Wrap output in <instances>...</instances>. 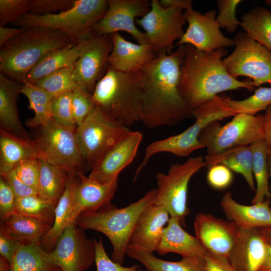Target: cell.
Wrapping results in <instances>:
<instances>
[{"mask_svg":"<svg viewBox=\"0 0 271 271\" xmlns=\"http://www.w3.org/2000/svg\"><path fill=\"white\" fill-rule=\"evenodd\" d=\"M184 45L168 53L163 51L139 72L143 91L141 121L148 128L172 126L193 116L179 89Z\"/></svg>","mask_w":271,"mask_h":271,"instance_id":"cell-1","label":"cell"},{"mask_svg":"<svg viewBox=\"0 0 271 271\" xmlns=\"http://www.w3.org/2000/svg\"><path fill=\"white\" fill-rule=\"evenodd\" d=\"M184 46L178 89L192 111L220 92L239 88L250 91L254 89L251 81L238 80L228 73L223 62L226 54L224 48L204 52L190 45Z\"/></svg>","mask_w":271,"mask_h":271,"instance_id":"cell-2","label":"cell"},{"mask_svg":"<svg viewBox=\"0 0 271 271\" xmlns=\"http://www.w3.org/2000/svg\"><path fill=\"white\" fill-rule=\"evenodd\" d=\"M67 34L47 28H25L0 47V71L22 83L33 67L48 53L76 44Z\"/></svg>","mask_w":271,"mask_h":271,"instance_id":"cell-3","label":"cell"},{"mask_svg":"<svg viewBox=\"0 0 271 271\" xmlns=\"http://www.w3.org/2000/svg\"><path fill=\"white\" fill-rule=\"evenodd\" d=\"M92 97L95 106L122 125L129 128L142 120L143 91L139 73L122 72L108 66Z\"/></svg>","mask_w":271,"mask_h":271,"instance_id":"cell-4","label":"cell"},{"mask_svg":"<svg viewBox=\"0 0 271 271\" xmlns=\"http://www.w3.org/2000/svg\"><path fill=\"white\" fill-rule=\"evenodd\" d=\"M156 188L128 206L117 208L110 203L94 211H86L76 223L84 230H93L104 234L110 241L112 260L123 264L133 229L142 212L154 203Z\"/></svg>","mask_w":271,"mask_h":271,"instance_id":"cell-5","label":"cell"},{"mask_svg":"<svg viewBox=\"0 0 271 271\" xmlns=\"http://www.w3.org/2000/svg\"><path fill=\"white\" fill-rule=\"evenodd\" d=\"M108 8L106 0H75L70 9L48 15L27 13L12 24L20 28H47L61 31L76 42H85L93 33Z\"/></svg>","mask_w":271,"mask_h":271,"instance_id":"cell-6","label":"cell"},{"mask_svg":"<svg viewBox=\"0 0 271 271\" xmlns=\"http://www.w3.org/2000/svg\"><path fill=\"white\" fill-rule=\"evenodd\" d=\"M222 97L216 95L192 111L194 123L182 132L166 139L155 141L146 148L144 157L134 174L136 179L150 159L160 153H169L179 157H187L193 152L204 148L199 137L209 123L234 116Z\"/></svg>","mask_w":271,"mask_h":271,"instance_id":"cell-7","label":"cell"},{"mask_svg":"<svg viewBox=\"0 0 271 271\" xmlns=\"http://www.w3.org/2000/svg\"><path fill=\"white\" fill-rule=\"evenodd\" d=\"M199 139L208 156L250 146L263 139V114L238 113L224 125L218 121L212 122L201 131Z\"/></svg>","mask_w":271,"mask_h":271,"instance_id":"cell-8","label":"cell"},{"mask_svg":"<svg viewBox=\"0 0 271 271\" xmlns=\"http://www.w3.org/2000/svg\"><path fill=\"white\" fill-rule=\"evenodd\" d=\"M207 166L202 156L189 158L182 163L172 165L166 173L156 176L157 187L154 204L165 207L170 217L177 218L182 226L189 213L187 206L188 189L192 177Z\"/></svg>","mask_w":271,"mask_h":271,"instance_id":"cell-9","label":"cell"},{"mask_svg":"<svg viewBox=\"0 0 271 271\" xmlns=\"http://www.w3.org/2000/svg\"><path fill=\"white\" fill-rule=\"evenodd\" d=\"M131 131L129 127L112 120L95 106L75 130L86 168L91 170L108 151Z\"/></svg>","mask_w":271,"mask_h":271,"instance_id":"cell-10","label":"cell"},{"mask_svg":"<svg viewBox=\"0 0 271 271\" xmlns=\"http://www.w3.org/2000/svg\"><path fill=\"white\" fill-rule=\"evenodd\" d=\"M75 129L64 126L52 118L41 126L36 139L39 158L78 176L87 169L77 141Z\"/></svg>","mask_w":271,"mask_h":271,"instance_id":"cell-11","label":"cell"},{"mask_svg":"<svg viewBox=\"0 0 271 271\" xmlns=\"http://www.w3.org/2000/svg\"><path fill=\"white\" fill-rule=\"evenodd\" d=\"M233 39L234 51L223 59L228 73L236 79L249 77L254 87L271 85V51L245 32L237 33Z\"/></svg>","mask_w":271,"mask_h":271,"instance_id":"cell-12","label":"cell"},{"mask_svg":"<svg viewBox=\"0 0 271 271\" xmlns=\"http://www.w3.org/2000/svg\"><path fill=\"white\" fill-rule=\"evenodd\" d=\"M184 10L164 7L158 0H152L150 11L136 23L144 30L149 44L156 54L172 52L173 44L184 34Z\"/></svg>","mask_w":271,"mask_h":271,"instance_id":"cell-13","label":"cell"},{"mask_svg":"<svg viewBox=\"0 0 271 271\" xmlns=\"http://www.w3.org/2000/svg\"><path fill=\"white\" fill-rule=\"evenodd\" d=\"M49 256L61 271H86L95 262V244L73 223L63 230Z\"/></svg>","mask_w":271,"mask_h":271,"instance_id":"cell-14","label":"cell"},{"mask_svg":"<svg viewBox=\"0 0 271 271\" xmlns=\"http://www.w3.org/2000/svg\"><path fill=\"white\" fill-rule=\"evenodd\" d=\"M112 47L110 35L94 32L83 43L72 73L78 86L92 94L97 82L107 69V58Z\"/></svg>","mask_w":271,"mask_h":271,"instance_id":"cell-15","label":"cell"},{"mask_svg":"<svg viewBox=\"0 0 271 271\" xmlns=\"http://www.w3.org/2000/svg\"><path fill=\"white\" fill-rule=\"evenodd\" d=\"M108 8L103 18L94 29L100 35H110L119 31L130 34L139 44H149L144 32L136 26V18L149 11L151 2L147 0H107Z\"/></svg>","mask_w":271,"mask_h":271,"instance_id":"cell-16","label":"cell"},{"mask_svg":"<svg viewBox=\"0 0 271 271\" xmlns=\"http://www.w3.org/2000/svg\"><path fill=\"white\" fill-rule=\"evenodd\" d=\"M184 16L188 26L177 46L190 45L204 52L234 46L233 39L225 36L220 31L215 10L203 14L192 9L185 11Z\"/></svg>","mask_w":271,"mask_h":271,"instance_id":"cell-17","label":"cell"},{"mask_svg":"<svg viewBox=\"0 0 271 271\" xmlns=\"http://www.w3.org/2000/svg\"><path fill=\"white\" fill-rule=\"evenodd\" d=\"M194 228L196 236L208 251L228 257L238 228L234 223L201 212L195 218Z\"/></svg>","mask_w":271,"mask_h":271,"instance_id":"cell-18","label":"cell"},{"mask_svg":"<svg viewBox=\"0 0 271 271\" xmlns=\"http://www.w3.org/2000/svg\"><path fill=\"white\" fill-rule=\"evenodd\" d=\"M143 134L132 131L108 151L93 166L88 177L101 183L119 178L136 156Z\"/></svg>","mask_w":271,"mask_h":271,"instance_id":"cell-19","label":"cell"},{"mask_svg":"<svg viewBox=\"0 0 271 271\" xmlns=\"http://www.w3.org/2000/svg\"><path fill=\"white\" fill-rule=\"evenodd\" d=\"M267 247L259 228L238 227L227 259L236 271H259L266 257Z\"/></svg>","mask_w":271,"mask_h":271,"instance_id":"cell-20","label":"cell"},{"mask_svg":"<svg viewBox=\"0 0 271 271\" xmlns=\"http://www.w3.org/2000/svg\"><path fill=\"white\" fill-rule=\"evenodd\" d=\"M170 215L163 206L153 204L138 218L127 248L153 253L161 240Z\"/></svg>","mask_w":271,"mask_h":271,"instance_id":"cell-21","label":"cell"},{"mask_svg":"<svg viewBox=\"0 0 271 271\" xmlns=\"http://www.w3.org/2000/svg\"><path fill=\"white\" fill-rule=\"evenodd\" d=\"M80 182L77 188L68 221V225L76 223L79 216L86 211H94L111 203L116 191L118 178L101 183L80 172Z\"/></svg>","mask_w":271,"mask_h":271,"instance_id":"cell-22","label":"cell"},{"mask_svg":"<svg viewBox=\"0 0 271 271\" xmlns=\"http://www.w3.org/2000/svg\"><path fill=\"white\" fill-rule=\"evenodd\" d=\"M112 43L107 63L112 68L124 73H139L156 54L149 44H136L118 33L110 35Z\"/></svg>","mask_w":271,"mask_h":271,"instance_id":"cell-23","label":"cell"},{"mask_svg":"<svg viewBox=\"0 0 271 271\" xmlns=\"http://www.w3.org/2000/svg\"><path fill=\"white\" fill-rule=\"evenodd\" d=\"M220 205L229 220L238 227H271V207L268 199L260 203L245 205L236 202L228 191L223 195Z\"/></svg>","mask_w":271,"mask_h":271,"instance_id":"cell-24","label":"cell"},{"mask_svg":"<svg viewBox=\"0 0 271 271\" xmlns=\"http://www.w3.org/2000/svg\"><path fill=\"white\" fill-rule=\"evenodd\" d=\"M23 83L12 80L0 73L1 129L25 139H31L21 121L17 100Z\"/></svg>","mask_w":271,"mask_h":271,"instance_id":"cell-25","label":"cell"},{"mask_svg":"<svg viewBox=\"0 0 271 271\" xmlns=\"http://www.w3.org/2000/svg\"><path fill=\"white\" fill-rule=\"evenodd\" d=\"M207 251L196 236L186 231L177 218L170 217L156 252L162 255L175 253L184 257L202 256Z\"/></svg>","mask_w":271,"mask_h":271,"instance_id":"cell-26","label":"cell"},{"mask_svg":"<svg viewBox=\"0 0 271 271\" xmlns=\"http://www.w3.org/2000/svg\"><path fill=\"white\" fill-rule=\"evenodd\" d=\"M39 158L35 140L25 139L0 129V175L2 176L22 161Z\"/></svg>","mask_w":271,"mask_h":271,"instance_id":"cell-27","label":"cell"},{"mask_svg":"<svg viewBox=\"0 0 271 271\" xmlns=\"http://www.w3.org/2000/svg\"><path fill=\"white\" fill-rule=\"evenodd\" d=\"M79 182L78 176L70 175L65 190L55 207L54 223L40 242L41 246L47 252L54 249L58 239L68 225L73 200Z\"/></svg>","mask_w":271,"mask_h":271,"instance_id":"cell-28","label":"cell"},{"mask_svg":"<svg viewBox=\"0 0 271 271\" xmlns=\"http://www.w3.org/2000/svg\"><path fill=\"white\" fill-rule=\"evenodd\" d=\"M83 43L57 49L48 53L30 71L25 80L34 84L53 72L73 66L79 58Z\"/></svg>","mask_w":271,"mask_h":271,"instance_id":"cell-29","label":"cell"},{"mask_svg":"<svg viewBox=\"0 0 271 271\" xmlns=\"http://www.w3.org/2000/svg\"><path fill=\"white\" fill-rule=\"evenodd\" d=\"M126 255L142 264L149 271H205L204 255L184 257L172 261L156 257L153 253L127 248Z\"/></svg>","mask_w":271,"mask_h":271,"instance_id":"cell-30","label":"cell"},{"mask_svg":"<svg viewBox=\"0 0 271 271\" xmlns=\"http://www.w3.org/2000/svg\"><path fill=\"white\" fill-rule=\"evenodd\" d=\"M39 159L38 195L56 206L63 194L70 174L64 168Z\"/></svg>","mask_w":271,"mask_h":271,"instance_id":"cell-31","label":"cell"},{"mask_svg":"<svg viewBox=\"0 0 271 271\" xmlns=\"http://www.w3.org/2000/svg\"><path fill=\"white\" fill-rule=\"evenodd\" d=\"M207 166L217 164L225 165L232 171L241 174L249 188L255 190L252 172V153L250 146L236 147L220 154L204 157Z\"/></svg>","mask_w":271,"mask_h":271,"instance_id":"cell-32","label":"cell"},{"mask_svg":"<svg viewBox=\"0 0 271 271\" xmlns=\"http://www.w3.org/2000/svg\"><path fill=\"white\" fill-rule=\"evenodd\" d=\"M11 271H58L50 260L49 252L39 244H22L10 263Z\"/></svg>","mask_w":271,"mask_h":271,"instance_id":"cell-33","label":"cell"},{"mask_svg":"<svg viewBox=\"0 0 271 271\" xmlns=\"http://www.w3.org/2000/svg\"><path fill=\"white\" fill-rule=\"evenodd\" d=\"M2 223L9 232L22 244H40L42 239L52 226L34 218L17 213L12 214Z\"/></svg>","mask_w":271,"mask_h":271,"instance_id":"cell-34","label":"cell"},{"mask_svg":"<svg viewBox=\"0 0 271 271\" xmlns=\"http://www.w3.org/2000/svg\"><path fill=\"white\" fill-rule=\"evenodd\" d=\"M21 93L28 98L29 107L34 115L26 121L29 127L42 126L52 119V105L53 98L42 88L24 80Z\"/></svg>","mask_w":271,"mask_h":271,"instance_id":"cell-35","label":"cell"},{"mask_svg":"<svg viewBox=\"0 0 271 271\" xmlns=\"http://www.w3.org/2000/svg\"><path fill=\"white\" fill-rule=\"evenodd\" d=\"M241 19L240 26L245 33L271 51V11L257 6Z\"/></svg>","mask_w":271,"mask_h":271,"instance_id":"cell-36","label":"cell"},{"mask_svg":"<svg viewBox=\"0 0 271 271\" xmlns=\"http://www.w3.org/2000/svg\"><path fill=\"white\" fill-rule=\"evenodd\" d=\"M250 146L252 153L253 175L256 182L255 193L251 203L256 204L270 198L268 154L263 139L254 142Z\"/></svg>","mask_w":271,"mask_h":271,"instance_id":"cell-37","label":"cell"},{"mask_svg":"<svg viewBox=\"0 0 271 271\" xmlns=\"http://www.w3.org/2000/svg\"><path fill=\"white\" fill-rule=\"evenodd\" d=\"M56 205L38 195L16 198L13 213L28 216L52 226Z\"/></svg>","mask_w":271,"mask_h":271,"instance_id":"cell-38","label":"cell"},{"mask_svg":"<svg viewBox=\"0 0 271 271\" xmlns=\"http://www.w3.org/2000/svg\"><path fill=\"white\" fill-rule=\"evenodd\" d=\"M228 107L236 114L256 115L271 105V87L260 86L247 98L236 100L223 97Z\"/></svg>","mask_w":271,"mask_h":271,"instance_id":"cell-39","label":"cell"},{"mask_svg":"<svg viewBox=\"0 0 271 271\" xmlns=\"http://www.w3.org/2000/svg\"><path fill=\"white\" fill-rule=\"evenodd\" d=\"M73 67L53 72L33 84L44 90L53 98L72 92L78 86L72 77Z\"/></svg>","mask_w":271,"mask_h":271,"instance_id":"cell-40","label":"cell"},{"mask_svg":"<svg viewBox=\"0 0 271 271\" xmlns=\"http://www.w3.org/2000/svg\"><path fill=\"white\" fill-rule=\"evenodd\" d=\"M72 92H66L53 98L52 105V118L58 123L76 130L72 109Z\"/></svg>","mask_w":271,"mask_h":271,"instance_id":"cell-41","label":"cell"},{"mask_svg":"<svg viewBox=\"0 0 271 271\" xmlns=\"http://www.w3.org/2000/svg\"><path fill=\"white\" fill-rule=\"evenodd\" d=\"M71 103L74 119L77 127L91 113L95 105L92 94L79 86L72 91Z\"/></svg>","mask_w":271,"mask_h":271,"instance_id":"cell-42","label":"cell"},{"mask_svg":"<svg viewBox=\"0 0 271 271\" xmlns=\"http://www.w3.org/2000/svg\"><path fill=\"white\" fill-rule=\"evenodd\" d=\"M31 0H0V26L17 21L28 13Z\"/></svg>","mask_w":271,"mask_h":271,"instance_id":"cell-43","label":"cell"},{"mask_svg":"<svg viewBox=\"0 0 271 271\" xmlns=\"http://www.w3.org/2000/svg\"><path fill=\"white\" fill-rule=\"evenodd\" d=\"M241 0H219L217 1L218 14L216 20L220 28H225L229 33H233L240 22L236 17V9Z\"/></svg>","mask_w":271,"mask_h":271,"instance_id":"cell-44","label":"cell"},{"mask_svg":"<svg viewBox=\"0 0 271 271\" xmlns=\"http://www.w3.org/2000/svg\"><path fill=\"white\" fill-rule=\"evenodd\" d=\"M93 240L95 247L96 271H142L139 265L124 266L111 260L105 251L102 238H94Z\"/></svg>","mask_w":271,"mask_h":271,"instance_id":"cell-45","label":"cell"},{"mask_svg":"<svg viewBox=\"0 0 271 271\" xmlns=\"http://www.w3.org/2000/svg\"><path fill=\"white\" fill-rule=\"evenodd\" d=\"M75 0H32L28 13L35 15H48L66 11L74 4Z\"/></svg>","mask_w":271,"mask_h":271,"instance_id":"cell-46","label":"cell"},{"mask_svg":"<svg viewBox=\"0 0 271 271\" xmlns=\"http://www.w3.org/2000/svg\"><path fill=\"white\" fill-rule=\"evenodd\" d=\"M14 169L19 178L24 183L37 190L40 172L39 158H33L24 160L18 164Z\"/></svg>","mask_w":271,"mask_h":271,"instance_id":"cell-47","label":"cell"},{"mask_svg":"<svg viewBox=\"0 0 271 271\" xmlns=\"http://www.w3.org/2000/svg\"><path fill=\"white\" fill-rule=\"evenodd\" d=\"M233 179L232 171L225 165L217 164L209 166L207 180L212 188L218 190L225 189L231 184Z\"/></svg>","mask_w":271,"mask_h":271,"instance_id":"cell-48","label":"cell"},{"mask_svg":"<svg viewBox=\"0 0 271 271\" xmlns=\"http://www.w3.org/2000/svg\"><path fill=\"white\" fill-rule=\"evenodd\" d=\"M16 197L7 182L0 177V216L2 222L14 211Z\"/></svg>","mask_w":271,"mask_h":271,"instance_id":"cell-49","label":"cell"},{"mask_svg":"<svg viewBox=\"0 0 271 271\" xmlns=\"http://www.w3.org/2000/svg\"><path fill=\"white\" fill-rule=\"evenodd\" d=\"M1 177L9 184L17 198L38 195L36 189L27 185L19 178L14 169Z\"/></svg>","mask_w":271,"mask_h":271,"instance_id":"cell-50","label":"cell"},{"mask_svg":"<svg viewBox=\"0 0 271 271\" xmlns=\"http://www.w3.org/2000/svg\"><path fill=\"white\" fill-rule=\"evenodd\" d=\"M21 242L12 236L2 223L0 229V254L10 263Z\"/></svg>","mask_w":271,"mask_h":271,"instance_id":"cell-51","label":"cell"},{"mask_svg":"<svg viewBox=\"0 0 271 271\" xmlns=\"http://www.w3.org/2000/svg\"><path fill=\"white\" fill-rule=\"evenodd\" d=\"M205 271H236L227 258L215 255L208 251L204 254Z\"/></svg>","mask_w":271,"mask_h":271,"instance_id":"cell-52","label":"cell"},{"mask_svg":"<svg viewBox=\"0 0 271 271\" xmlns=\"http://www.w3.org/2000/svg\"><path fill=\"white\" fill-rule=\"evenodd\" d=\"M263 141L268 155H271V105L263 114Z\"/></svg>","mask_w":271,"mask_h":271,"instance_id":"cell-53","label":"cell"},{"mask_svg":"<svg viewBox=\"0 0 271 271\" xmlns=\"http://www.w3.org/2000/svg\"><path fill=\"white\" fill-rule=\"evenodd\" d=\"M25 28L7 27L6 26H0V47H2L8 41L17 36Z\"/></svg>","mask_w":271,"mask_h":271,"instance_id":"cell-54","label":"cell"},{"mask_svg":"<svg viewBox=\"0 0 271 271\" xmlns=\"http://www.w3.org/2000/svg\"><path fill=\"white\" fill-rule=\"evenodd\" d=\"M160 4L164 7H172L186 11L193 9V2L191 0H161Z\"/></svg>","mask_w":271,"mask_h":271,"instance_id":"cell-55","label":"cell"},{"mask_svg":"<svg viewBox=\"0 0 271 271\" xmlns=\"http://www.w3.org/2000/svg\"><path fill=\"white\" fill-rule=\"evenodd\" d=\"M259 271H271V245L268 243L266 257Z\"/></svg>","mask_w":271,"mask_h":271,"instance_id":"cell-56","label":"cell"},{"mask_svg":"<svg viewBox=\"0 0 271 271\" xmlns=\"http://www.w3.org/2000/svg\"><path fill=\"white\" fill-rule=\"evenodd\" d=\"M259 230L266 242L271 245V227L260 228Z\"/></svg>","mask_w":271,"mask_h":271,"instance_id":"cell-57","label":"cell"},{"mask_svg":"<svg viewBox=\"0 0 271 271\" xmlns=\"http://www.w3.org/2000/svg\"><path fill=\"white\" fill-rule=\"evenodd\" d=\"M0 271H11L10 262L1 256L0 257Z\"/></svg>","mask_w":271,"mask_h":271,"instance_id":"cell-58","label":"cell"},{"mask_svg":"<svg viewBox=\"0 0 271 271\" xmlns=\"http://www.w3.org/2000/svg\"><path fill=\"white\" fill-rule=\"evenodd\" d=\"M267 162H268V169H269V177L271 180V155H268V158H267ZM270 204H271V185L270 187ZM270 207H271V205H270Z\"/></svg>","mask_w":271,"mask_h":271,"instance_id":"cell-59","label":"cell"},{"mask_svg":"<svg viewBox=\"0 0 271 271\" xmlns=\"http://www.w3.org/2000/svg\"><path fill=\"white\" fill-rule=\"evenodd\" d=\"M265 2L266 4L271 6V0H266Z\"/></svg>","mask_w":271,"mask_h":271,"instance_id":"cell-60","label":"cell"},{"mask_svg":"<svg viewBox=\"0 0 271 271\" xmlns=\"http://www.w3.org/2000/svg\"><path fill=\"white\" fill-rule=\"evenodd\" d=\"M143 271H149V270H147V269H145V270H143Z\"/></svg>","mask_w":271,"mask_h":271,"instance_id":"cell-61","label":"cell"},{"mask_svg":"<svg viewBox=\"0 0 271 271\" xmlns=\"http://www.w3.org/2000/svg\"><path fill=\"white\" fill-rule=\"evenodd\" d=\"M58 271H61V270L59 268Z\"/></svg>","mask_w":271,"mask_h":271,"instance_id":"cell-62","label":"cell"}]
</instances>
